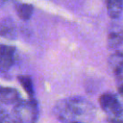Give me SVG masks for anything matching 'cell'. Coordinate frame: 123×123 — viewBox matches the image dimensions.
<instances>
[{"label": "cell", "mask_w": 123, "mask_h": 123, "mask_svg": "<svg viewBox=\"0 0 123 123\" xmlns=\"http://www.w3.org/2000/svg\"><path fill=\"white\" fill-rule=\"evenodd\" d=\"M92 106L81 97H70L59 101L54 108L55 116L62 123H71L76 117L91 112Z\"/></svg>", "instance_id": "6da1fadb"}, {"label": "cell", "mask_w": 123, "mask_h": 123, "mask_svg": "<svg viewBox=\"0 0 123 123\" xmlns=\"http://www.w3.org/2000/svg\"><path fill=\"white\" fill-rule=\"evenodd\" d=\"M13 114L17 123H36L38 116L37 102L34 98L20 100L14 105Z\"/></svg>", "instance_id": "7a4b0ae2"}, {"label": "cell", "mask_w": 123, "mask_h": 123, "mask_svg": "<svg viewBox=\"0 0 123 123\" xmlns=\"http://www.w3.org/2000/svg\"><path fill=\"white\" fill-rule=\"evenodd\" d=\"M98 101L101 109L107 114V118L110 123L123 113L122 103L115 94L111 92H105L99 97Z\"/></svg>", "instance_id": "3957f363"}, {"label": "cell", "mask_w": 123, "mask_h": 123, "mask_svg": "<svg viewBox=\"0 0 123 123\" xmlns=\"http://www.w3.org/2000/svg\"><path fill=\"white\" fill-rule=\"evenodd\" d=\"M16 61V48L0 43V71L5 72L12 67Z\"/></svg>", "instance_id": "277c9868"}, {"label": "cell", "mask_w": 123, "mask_h": 123, "mask_svg": "<svg viewBox=\"0 0 123 123\" xmlns=\"http://www.w3.org/2000/svg\"><path fill=\"white\" fill-rule=\"evenodd\" d=\"M109 67L112 74L119 81H123V50L115 51L112 53L108 61Z\"/></svg>", "instance_id": "5b68a950"}, {"label": "cell", "mask_w": 123, "mask_h": 123, "mask_svg": "<svg viewBox=\"0 0 123 123\" xmlns=\"http://www.w3.org/2000/svg\"><path fill=\"white\" fill-rule=\"evenodd\" d=\"M108 47L110 49H117L123 44V27L117 25L111 27L107 37Z\"/></svg>", "instance_id": "8992f818"}, {"label": "cell", "mask_w": 123, "mask_h": 123, "mask_svg": "<svg viewBox=\"0 0 123 123\" xmlns=\"http://www.w3.org/2000/svg\"><path fill=\"white\" fill-rule=\"evenodd\" d=\"M0 37L8 39H14L16 37V25L12 19L7 17L0 22Z\"/></svg>", "instance_id": "52a82bcc"}, {"label": "cell", "mask_w": 123, "mask_h": 123, "mask_svg": "<svg viewBox=\"0 0 123 123\" xmlns=\"http://www.w3.org/2000/svg\"><path fill=\"white\" fill-rule=\"evenodd\" d=\"M19 93L15 88L0 86V102L4 104H16L20 101Z\"/></svg>", "instance_id": "ba28073f"}, {"label": "cell", "mask_w": 123, "mask_h": 123, "mask_svg": "<svg viewBox=\"0 0 123 123\" xmlns=\"http://www.w3.org/2000/svg\"><path fill=\"white\" fill-rule=\"evenodd\" d=\"M108 14L112 19L120 17L123 11V0H106Z\"/></svg>", "instance_id": "9c48e42d"}, {"label": "cell", "mask_w": 123, "mask_h": 123, "mask_svg": "<svg viewBox=\"0 0 123 123\" xmlns=\"http://www.w3.org/2000/svg\"><path fill=\"white\" fill-rule=\"evenodd\" d=\"M14 8L17 16L24 21L29 20L34 12V6L28 3H16Z\"/></svg>", "instance_id": "30bf717a"}, {"label": "cell", "mask_w": 123, "mask_h": 123, "mask_svg": "<svg viewBox=\"0 0 123 123\" xmlns=\"http://www.w3.org/2000/svg\"><path fill=\"white\" fill-rule=\"evenodd\" d=\"M17 80L21 85V86L24 88L25 92L29 95V98H34L35 90H34V85L31 77L28 75H19L17 77Z\"/></svg>", "instance_id": "8fae6325"}, {"label": "cell", "mask_w": 123, "mask_h": 123, "mask_svg": "<svg viewBox=\"0 0 123 123\" xmlns=\"http://www.w3.org/2000/svg\"><path fill=\"white\" fill-rule=\"evenodd\" d=\"M118 94L119 96L121 97V100L123 102V81L122 82H119V85H118Z\"/></svg>", "instance_id": "7c38bea8"}, {"label": "cell", "mask_w": 123, "mask_h": 123, "mask_svg": "<svg viewBox=\"0 0 123 123\" xmlns=\"http://www.w3.org/2000/svg\"><path fill=\"white\" fill-rule=\"evenodd\" d=\"M6 1H8V0H0V3H4V2H6Z\"/></svg>", "instance_id": "4fadbf2b"}, {"label": "cell", "mask_w": 123, "mask_h": 123, "mask_svg": "<svg viewBox=\"0 0 123 123\" xmlns=\"http://www.w3.org/2000/svg\"><path fill=\"white\" fill-rule=\"evenodd\" d=\"M71 123H81L80 121H73V122H71Z\"/></svg>", "instance_id": "5bb4252c"}]
</instances>
